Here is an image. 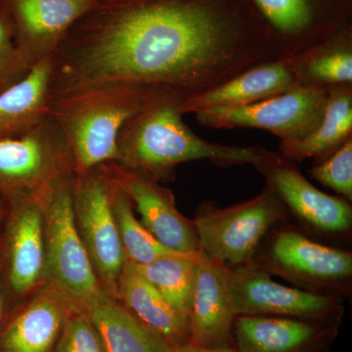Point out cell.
<instances>
[{
    "label": "cell",
    "mask_w": 352,
    "mask_h": 352,
    "mask_svg": "<svg viewBox=\"0 0 352 352\" xmlns=\"http://www.w3.org/2000/svg\"><path fill=\"white\" fill-rule=\"evenodd\" d=\"M280 58L250 0H98L52 56L50 99L127 85L180 107Z\"/></svg>",
    "instance_id": "obj_1"
},
{
    "label": "cell",
    "mask_w": 352,
    "mask_h": 352,
    "mask_svg": "<svg viewBox=\"0 0 352 352\" xmlns=\"http://www.w3.org/2000/svg\"><path fill=\"white\" fill-rule=\"evenodd\" d=\"M179 104H152L122 126L115 163L136 175L161 183L173 182L179 164L208 160L220 168L252 164L261 146L222 145L199 138L182 119Z\"/></svg>",
    "instance_id": "obj_2"
},
{
    "label": "cell",
    "mask_w": 352,
    "mask_h": 352,
    "mask_svg": "<svg viewBox=\"0 0 352 352\" xmlns=\"http://www.w3.org/2000/svg\"><path fill=\"white\" fill-rule=\"evenodd\" d=\"M163 100L170 99L147 88L127 85H98L52 99L50 116L68 141L76 175L115 161L122 126Z\"/></svg>",
    "instance_id": "obj_3"
},
{
    "label": "cell",
    "mask_w": 352,
    "mask_h": 352,
    "mask_svg": "<svg viewBox=\"0 0 352 352\" xmlns=\"http://www.w3.org/2000/svg\"><path fill=\"white\" fill-rule=\"evenodd\" d=\"M283 222L266 234L252 261L298 289L342 300L349 298L351 252L319 244Z\"/></svg>",
    "instance_id": "obj_4"
},
{
    "label": "cell",
    "mask_w": 352,
    "mask_h": 352,
    "mask_svg": "<svg viewBox=\"0 0 352 352\" xmlns=\"http://www.w3.org/2000/svg\"><path fill=\"white\" fill-rule=\"evenodd\" d=\"M74 179L57 183L38 199L44 217L45 283L59 291L74 307L83 310L105 289L76 228Z\"/></svg>",
    "instance_id": "obj_5"
},
{
    "label": "cell",
    "mask_w": 352,
    "mask_h": 352,
    "mask_svg": "<svg viewBox=\"0 0 352 352\" xmlns=\"http://www.w3.org/2000/svg\"><path fill=\"white\" fill-rule=\"evenodd\" d=\"M287 219V212L272 189L227 208L203 203L193 220L203 254L228 266L251 261L266 234Z\"/></svg>",
    "instance_id": "obj_6"
},
{
    "label": "cell",
    "mask_w": 352,
    "mask_h": 352,
    "mask_svg": "<svg viewBox=\"0 0 352 352\" xmlns=\"http://www.w3.org/2000/svg\"><path fill=\"white\" fill-rule=\"evenodd\" d=\"M73 153L50 116L18 138L0 141V192L38 198L75 177Z\"/></svg>",
    "instance_id": "obj_7"
},
{
    "label": "cell",
    "mask_w": 352,
    "mask_h": 352,
    "mask_svg": "<svg viewBox=\"0 0 352 352\" xmlns=\"http://www.w3.org/2000/svg\"><path fill=\"white\" fill-rule=\"evenodd\" d=\"M112 186L106 164L76 175L73 208L76 228L101 286L117 298L127 258L113 215Z\"/></svg>",
    "instance_id": "obj_8"
},
{
    "label": "cell",
    "mask_w": 352,
    "mask_h": 352,
    "mask_svg": "<svg viewBox=\"0 0 352 352\" xmlns=\"http://www.w3.org/2000/svg\"><path fill=\"white\" fill-rule=\"evenodd\" d=\"M282 58L300 59L352 32V0H250Z\"/></svg>",
    "instance_id": "obj_9"
},
{
    "label": "cell",
    "mask_w": 352,
    "mask_h": 352,
    "mask_svg": "<svg viewBox=\"0 0 352 352\" xmlns=\"http://www.w3.org/2000/svg\"><path fill=\"white\" fill-rule=\"evenodd\" d=\"M329 87L302 85L252 105L198 111L197 122L214 129H258L281 141L298 140L314 131L323 117Z\"/></svg>",
    "instance_id": "obj_10"
},
{
    "label": "cell",
    "mask_w": 352,
    "mask_h": 352,
    "mask_svg": "<svg viewBox=\"0 0 352 352\" xmlns=\"http://www.w3.org/2000/svg\"><path fill=\"white\" fill-rule=\"evenodd\" d=\"M229 291L236 316L342 319L344 300L285 286L256 261L229 266Z\"/></svg>",
    "instance_id": "obj_11"
},
{
    "label": "cell",
    "mask_w": 352,
    "mask_h": 352,
    "mask_svg": "<svg viewBox=\"0 0 352 352\" xmlns=\"http://www.w3.org/2000/svg\"><path fill=\"white\" fill-rule=\"evenodd\" d=\"M4 197L6 219L0 241V266L9 298L22 300L45 284L43 210L34 197Z\"/></svg>",
    "instance_id": "obj_12"
},
{
    "label": "cell",
    "mask_w": 352,
    "mask_h": 352,
    "mask_svg": "<svg viewBox=\"0 0 352 352\" xmlns=\"http://www.w3.org/2000/svg\"><path fill=\"white\" fill-rule=\"evenodd\" d=\"M265 177L286 212L303 226L323 235L342 236L351 232L352 208L342 197L324 193L300 173L295 162L280 152L261 150L254 164Z\"/></svg>",
    "instance_id": "obj_13"
},
{
    "label": "cell",
    "mask_w": 352,
    "mask_h": 352,
    "mask_svg": "<svg viewBox=\"0 0 352 352\" xmlns=\"http://www.w3.org/2000/svg\"><path fill=\"white\" fill-rule=\"evenodd\" d=\"M98 0H0L15 43L30 66L52 57L76 21Z\"/></svg>",
    "instance_id": "obj_14"
},
{
    "label": "cell",
    "mask_w": 352,
    "mask_h": 352,
    "mask_svg": "<svg viewBox=\"0 0 352 352\" xmlns=\"http://www.w3.org/2000/svg\"><path fill=\"white\" fill-rule=\"evenodd\" d=\"M115 182L131 199L143 226L157 241L173 251L200 254L193 220L177 210L173 192L160 183L136 175L115 162L106 164Z\"/></svg>",
    "instance_id": "obj_15"
},
{
    "label": "cell",
    "mask_w": 352,
    "mask_h": 352,
    "mask_svg": "<svg viewBox=\"0 0 352 352\" xmlns=\"http://www.w3.org/2000/svg\"><path fill=\"white\" fill-rule=\"evenodd\" d=\"M342 321L242 315L234 323V346L238 352H331Z\"/></svg>",
    "instance_id": "obj_16"
},
{
    "label": "cell",
    "mask_w": 352,
    "mask_h": 352,
    "mask_svg": "<svg viewBox=\"0 0 352 352\" xmlns=\"http://www.w3.org/2000/svg\"><path fill=\"white\" fill-rule=\"evenodd\" d=\"M236 317L229 291V266L201 252L189 315L191 344L234 346Z\"/></svg>",
    "instance_id": "obj_17"
},
{
    "label": "cell",
    "mask_w": 352,
    "mask_h": 352,
    "mask_svg": "<svg viewBox=\"0 0 352 352\" xmlns=\"http://www.w3.org/2000/svg\"><path fill=\"white\" fill-rule=\"evenodd\" d=\"M78 308L56 289L43 284L0 332V352H53L69 312Z\"/></svg>",
    "instance_id": "obj_18"
},
{
    "label": "cell",
    "mask_w": 352,
    "mask_h": 352,
    "mask_svg": "<svg viewBox=\"0 0 352 352\" xmlns=\"http://www.w3.org/2000/svg\"><path fill=\"white\" fill-rule=\"evenodd\" d=\"M302 87L296 61L280 58L241 74L220 87L183 103L180 112L196 113L214 107L252 105Z\"/></svg>",
    "instance_id": "obj_19"
},
{
    "label": "cell",
    "mask_w": 352,
    "mask_h": 352,
    "mask_svg": "<svg viewBox=\"0 0 352 352\" xmlns=\"http://www.w3.org/2000/svg\"><path fill=\"white\" fill-rule=\"evenodd\" d=\"M118 300L139 321L175 346L190 344L188 322L183 319L127 259L120 273Z\"/></svg>",
    "instance_id": "obj_20"
},
{
    "label": "cell",
    "mask_w": 352,
    "mask_h": 352,
    "mask_svg": "<svg viewBox=\"0 0 352 352\" xmlns=\"http://www.w3.org/2000/svg\"><path fill=\"white\" fill-rule=\"evenodd\" d=\"M83 311L100 333L107 352H175L176 347L139 321L104 291Z\"/></svg>",
    "instance_id": "obj_21"
},
{
    "label": "cell",
    "mask_w": 352,
    "mask_h": 352,
    "mask_svg": "<svg viewBox=\"0 0 352 352\" xmlns=\"http://www.w3.org/2000/svg\"><path fill=\"white\" fill-rule=\"evenodd\" d=\"M51 69L52 57L46 58L0 94V141L20 138L48 117Z\"/></svg>",
    "instance_id": "obj_22"
},
{
    "label": "cell",
    "mask_w": 352,
    "mask_h": 352,
    "mask_svg": "<svg viewBox=\"0 0 352 352\" xmlns=\"http://www.w3.org/2000/svg\"><path fill=\"white\" fill-rule=\"evenodd\" d=\"M352 136V83L329 87L323 117L314 131L298 140L280 141L279 152L293 162H315L332 154Z\"/></svg>",
    "instance_id": "obj_23"
},
{
    "label": "cell",
    "mask_w": 352,
    "mask_h": 352,
    "mask_svg": "<svg viewBox=\"0 0 352 352\" xmlns=\"http://www.w3.org/2000/svg\"><path fill=\"white\" fill-rule=\"evenodd\" d=\"M201 254V252L198 254H177L146 264L132 263L139 274L145 278L188 324Z\"/></svg>",
    "instance_id": "obj_24"
},
{
    "label": "cell",
    "mask_w": 352,
    "mask_h": 352,
    "mask_svg": "<svg viewBox=\"0 0 352 352\" xmlns=\"http://www.w3.org/2000/svg\"><path fill=\"white\" fill-rule=\"evenodd\" d=\"M111 177L113 182V212L126 258L133 263L146 264L166 256L185 254L173 251L162 244L143 226L140 220L136 219L131 199L122 191L112 175Z\"/></svg>",
    "instance_id": "obj_25"
},
{
    "label": "cell",
    "mask_w": 352,
    "mask_h": 352,
    "mask_svg": "<svg viewBox=\"0 0 352 352\" xmlns=\"http://www.w3.org/2000/svg\"><path fill=\"white\" fill-rule=\"evenodd\" d=\"M295 61L302 85L329 87L352 83V32Z\"/></svg>",
    "instance_id": "obj_26"
},
{
    "label": "cell",
    "mask_w": 352,
    "mask_h": 352,
    "mask_svg": "<svg viewBox=\"0 0 352 352\" xmlns=\"http://www.w3.org/2000/svg\"><path fill=\"white\" fill-rule=\"evenodd\" d=\"M312 177L333 189L349 203L352 201V136L332 154L314 162Z\"/></svg>",
    "instance_id": "obj_27"
},
{
    "label": "cell",
    "mask_w": 352,
    "mask_h": 352,
    "mask_svg": "<svg viewBox=\"0 0 352 352\" xmlns=\"http://www.w3.org/2000/svg\"><path fill=\"white\" fill-rule=\"evenodd\" d=\"M53 352H107L100 333L87 312H69Z\"/></svg>",
    "instance_id": "obj_28"
},
{
    "label": "cell",
    "mask_w": 352,
    "mask_h": 352,
    "mask_svg": "<svg viewBox=\"0 0 352 352\" xmlns=\"http://www.w3.org/2000/svg\"><path fill=\"white\" fill-rule=\"evenodd\" d=\"M12 21L0 10V94L24 80L32 69L15 43Z\"/></svg>",
    "instance_id": "obj_29"
},
{
    "label": "cell",
    "mask_w": 352,
    "mask_h": 352,
    "mask_svg": "<svg viewBox=\"0 0 352 352\" xmlns=\"http://www.w3.org/2000/svg\"><path fill=\"white\" fill-rule=\"evenodd\" d=\"M10 302L8 292H7L3 274H2L1 266H0V332L6 325L8 319V305Z\"/></svg>",
    "instance_id": "obj_30"
},
{
    "label": "cell",
    "mask_w": 352,
    "mask_h": 352,
    "mask_svg": "<svg viewBox=\"0 0 352 352\" xmlns=\"http://www.w3.org/2000/svg\"><path fill=\"white\" fill-rule=\"evenodd\" d=\"M175 352H238L235 346L227 347H204L190 344L186 346L176 347Z\"/></svg>",
    "instance_id": "obj_31"
},
{
    "label": "cell",
    "mask_w": 352,
    "mask_h": 352,
    "mask_svg": "<svg viewBox=\"0 0 352 352\" xmlns=\"http://www.w3.org/2000/svg\"><path fill=\"white\" fill-rule=\"evenodd\" d=\"M6 219V200L3 194L0 192V241L3 233L4 223Z\"/></svg>",
    "instance_id": "obj_32"
}]
</instances>
